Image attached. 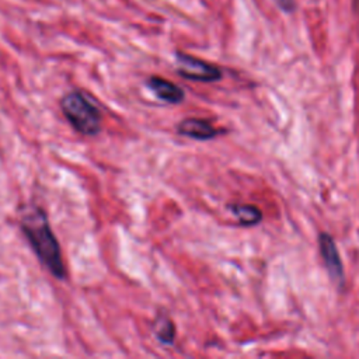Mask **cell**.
Returning a JSON list of instances; mask_svg holds the SVG:
<instances>
[{
  "instance_id": "52a82bcc",
  "label": "cell",
  "mask_w": 359,
  "mask_h": 359,
  "mask_svg": "<svg viewBox=\"0 0 359 359\" xmlns=\"http://www.w3.org/2000/svg\"><path fill=\"white\" fill-rule=\"evenodd\" d=\"M156 339L163 345H172L175 339V325L167 314H158L151 324Z\"/></svg>"
},
{
  "instance_id": "ba28073f",
  "label": "cell",
  "mask_w": 359,
  "mask_h": 359,
  "mask_svg": "<svg viewBox=\"0 0 359 359\" xmlns=\"http://www.w3.org/2000/svg\"><path fill=\"white\" fill-rule=\"evenodd\" d=\"M241 226H255L262 220L261 210L248 203H231L227 206Z\"/></svg>"
},
{
  "instance_id": "8992f818",
  "label": "cell",
  "mask_w": 359,
  "mask_h": 359,
  "mask_svg": "<svg viewBox=\"0 0 359 359\" xmlns=\"http://www.w3.org/2000/svg\"><path fill=\"white\" fill-rule=\"evenodd\" d=\"M146 84L158 100H161L167 104H180L185 98L184 90L180 86H177L175 83H172L164 77L151 76L147 79Z\"/></svg>"
},
{
  "instance_id": "6da1fadb",
  "label": "cell",
  "mask_w": 359,
  "mask_h": 359,
  "mask_svg": "<svg viewBox=\"0 0 359 359\" xmlns=\"http://www.w3.org/2000/svg\"><path fill=\"white\" fill-rule=\"evenodd\" d=\"M20 229L42 265L59 280L66 279L67 269L60 244L41 206L25 205L20 216Z\"/></svg>"
},
{
  "instance_id": "30bf717a",
  "label": "cell",
  "mask_w": 359,
  "mask_h": 359,
  "mask_svg": "<svg viewBox=\"0 0 359 359\" xmlns=\"http://www.w3.org/2000/svg\"><path fill=\"white\" fill-rule=\"evenodd\" d=\"M353 4H355V7L358 6V0H353Z\"/></svg>"
},
{
  "instance_id": "3957f363",
  "label": "cell",
  "mask_w": 359,
  "mask_h": 359,
  "mask_svg": "<svg viewBox=\"0 0 359 359\" xmlns=\"http://www.w3.org/2000/svg\"><path fill=\"white\" fill-rule=\"evenodd\" d=\"M175 60L177 73L191 81L213 83L220 80L223 76L222 70L217 66L184 52H175Z\"/></svg>"
},
{
  "instance_id": "277c9868",
  "label": "cell",
  "mask_w": 359,
  "mask_h": 359,
  "mask_svg": "<svg viewBox=\"0 0 359 359\" xmlns=\"http://www.w3.org/2000/svg\"><path fill=\"white\" fill-rule=\"evenodd\" d=\"M318 248L320 254L324 262V266L327 269L328 276L335 285H344L345 282V272L342 259L339 255V251L337 248V244L334 238L328 233H321L318 236Z\"/></svg>"
},
{
  "instance_id": "9c48e42d",
  "label": "cell",
  "mask_w": 359,
  "mask_h": 359,
  "mask_svg": "<svg viewBox=\"0 0 359 359\" xmlns=\"http://www.w3.org/2000/svg\"><path fill=\"white\" fill-rule=\"evenodd\" d=\"M273 1L285 13H293L294 8H296V1L294 0H273Z\"/></svg>"
},
{
  "instance_id": "7a4b0ae2",
  "label": "cell",
  "mask_w": 359,
  "mask_h": 359,
  "mask_svg": "<svg viewBox=\"0 0 359 359\" xmlns=\"http://www.w3.org/2000/svg\"><path fill=\"white\" fill-rule=\"evenodd\" d=\"M65 118L73 129L84 136H95L101 130L102 116L100 109L79 90H72L60 100Z\"/></svg>"
},
{
  "instance_id": "5b68a950",
  "label": "cell",
  "mask_w": 359,
  "mask_h": 359,
  "mask_svg": "<svg viewBox=\"0 0 359 359\" xmlns=\"http://www.w3.org/2000/svg\"><path fill=\"white\" fill-rule=\"evenodd\" d=\"M177 132L181 136L194 140H210L217 137L222 130L215 128L210 121L203 118H185L177 125Z\"/></svg>"
}]
</instances>
